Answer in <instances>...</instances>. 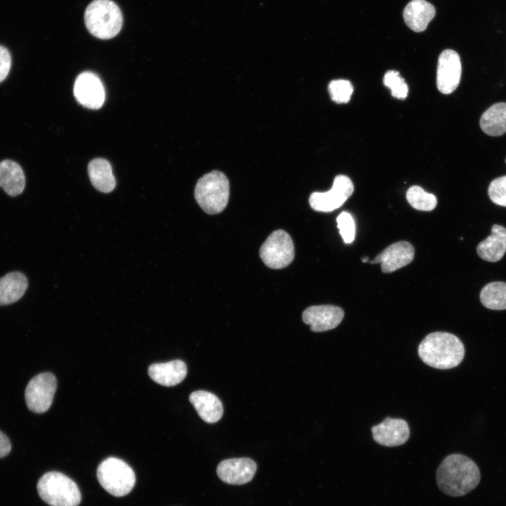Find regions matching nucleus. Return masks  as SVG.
<instances>
[{"label":"nucleus","mask_w":506,"mask_h":506,"mask_svg":"<svg viewBox=\"0 0 506 506\" xmlns=\"http://www.w3.org/2000/svg\"><path fill=\"white\" fill-rule=\"evenodd\" d=\"M480 480L477 465L462 454L446 456L436 470L438 487L450 496L460 497L467 494L478 486Z\"/></svg>","instance_id":"obj_1"},{"label":"nucleus","mask_w":506,"mask_h":506,"mask_svg":"<svg viewBox=\"0 0 506 506\" xmlns=\"http://www.w3.org/2000/svg\"><path fill=\"white\" fill-rule=\"evenodd\" d=\"M421 360L437 369H450L458 365L465 356V346L455 335L434 332L427 335L417 349Z\"/></svg>","instance_id":"obj_2"},{"label":"nucleus","mask_w":506,"mask_h":506,"mask_svg":"<svg viewBox=\"0 0 506 506\" xmlns=\"http://www.w3.org/2000/svg\"><path fill=\"white\" fill-rule=\"evenodd\" d=\"M85 25L93 36L108 39L120 31L123 19L118 6L110 0H94L86 8Z\"/></svg>","instance_id":"obj_3"},{"label":"nucleus","mask_w":506,"mask_h":506,"mask_svg":"<svg viewBox=\"0 0 506 506\" xmlns=\"http://www.w3.org/2000/svg\"><path fill=\"white\" fill-rule=\"evenodd\" d=\"M194 194L197 202L206 213L219 214L226 208L228 202V179L223 172L212 171L199 179Z\"/></svg>","instance_id":"obj_4"},{"label":"nucleus","mask_w":506,"mask_h":506,"mask_svg":"<svg viewBox=\"0 0 506 506\" xmlns=\"http://www.w3.org/2000/svg\"><path fill=\"white\" fill-rule=\"evenodd\" d=\"M39 497L51 506H77L81 493L75 482L58 472L44 474L37 484Z\"/></svg>","instance_id":"obj_5"},{"label":"nucleus","mask_w":506,"mask_h":506,"mask_svg":"<svg viewBox=\"0 0 506 506\" xmlns=\"http://www.w3.org/2000/svg\"><path fill=\"white\" fill-rule=\"evenodd\" d=\"M97 478L101 486L110 494L121 497L133 489L136 476L132 468L117 458H108L98 467Z\"/></svg>","instance_id":"obj_6"},{"label":"nucleus","mask_w":506,"mask_h":506,"mask_svg":"<svg viewBox=\"0 0 506 506\" xmlns=\"http://www.w3.org/2000/svg\"><path fill=\"white\" fill-rule=\"evenodd\" d=\"M259 255L264 264L272 269L289 266L294 257L291 237L283 230L274 231L261 245Z\"/></svg>","instance_id":"obj_7"},{"label":"nucleus","mask_w":506,"mask_h":506,"mask_svg":"<svg viewBox=\"0 0 506 506\" xmlns=\"http://www.w3.org/2000/svg\"><path fill=\"white\" fill-rule=\"evenodd\" d=\"M56 387V379L52 373L43 372L32 378L25 391L27 408L36 413L46 412L52 404Z\"/></svg>","instance_id":"obj_8"},{"label":"nucleus","mask_w":506,"mask_h":506,"mask_svg":"<svg viewBox=\"0 0 506 506\" xmlns=\"http://www.w3.org/2000/svg\"><path fill=\"white\" fill-rule=\"evenodd\" d=\"M353 192V184L351 179L345 175H337L330 190L311 194L309 205L315 211L330 212L340 207Z\"/></svg>","instance_id":"obj_9"},{"label":"nucleus","mask_w":506,"mask_h":506,"mask_svg":"<svg viewBox=\"0 0 506 506\" xmlns=\"http://www.w3.org/2000/svg\"><path fill=\"white\" fill-rule=\"evenodd\" d=\"M462 72L461 61L457 52L451 49L443 51L438 60L436 84L444 94L454 91L459 85Z\"/></svg>","instance_id":"obj_10"},{"label":"nucleus","mask_w":506,"mask_h":506,"mask_svg":"<svg viewBox=\"0 0 506 506\" xmlns=\"http://www.w3.org/2000/svg\"><path fill=\"white\" fill-rule=\"evenodd\" d=\"M74 94L81 105L93 110L100 108L105 98L101 81L90 72H82L77 77L74 85Z\"/></svg>","instance_id":"obj_11"},{"label":"nucleus","mask_w":506,"mask_h":506,"mask_svg":"<svg viewBox=\"0 0 506 506\" xmlns=\"http://www.w3.org/2000/svg\"><path fill=\"white\" fill-rule=\"evenodd\" d=\"M344 316V313L341 307L325 304L308 307L303 312L302 320L311 326V331L320 332L335 328Z\"/></svg>","instance_id":"obj_12"},{"label":"nucleus","mask_w":506,"mask_h":506,"mask_svg":"<svg viewBox=\"0 0 506 506\" xmlns=\"http://www.w3.org/2000/svg\"><path fill=\"white\" fill-rule=\"evenodd\" d=\"M373 439L388 447L405 443L410 436L408 422L400 418L386 417L381 423L371 428Z\"/></svg>","instance_id":"obj_13"},{"label":"nucleus","mask_w":506,"mask_h":506,"mask_svg":"<svg viewBox=\"0 0 506 506\" xmlns=\"http://www.w3.org/2000/svg\"><path fill=\"white\" fill-rule=\"evenodd\" d=\"M257 471L256 462L248 458H231L221 461L217 468L218 476L223 481L233 485L249 482Z\"/></svg>","instance_id":"obj_14"},{"label":"nucleus","mask_w":506,"mask_h":506,"mask_svg":"<svg viewBox=\"0 0 506 506\" xmlns=\"http://www.w3.org/2000/svg\"><path fill=\"white\" fill-rule=\"evenodd\" d=\"M415 255L413 246L407 241L391 244L369 263L381 264L384 273H391L410 264Z\"/></svg>","instance_id":"obj_15"},{"label":"nucleus","mask_w":506,"mask_h":506,"mask_svg":"<svg viewBox=\"0 0 506 506\" xmlns=\"http://www.w3.org/2000/svg\"><path fill=\"white\" fill-rule=\"evenodd\" d=\"M150 377L156 383L171 387L181 382L187 375L186 363L181 360L154 363L148 368Z\"/></svg>","instance_id":"obj_16"},{"label":"nucleus","mask_w":506,"mask_h":506,"mask_svg":"<svg viewBox=\"0 0 506 506\" xmlns=\"http://www.w3.org/2000/svg\"><path fill=\"white\" fill-rule=\"evenodd\" d=\"M189 400L205 422L215 423L221 418L223 413V406L215 394L198 390L190 394Z\"/></svg>","instance_id":"obj_17"},{"label":"nucleus","mask_w":506,"mask_h":506,"mask_svg":"<svg viewBox=\"0 0 506 506\" xmlns=\"http://www.w3.org/2000/svg\"><path fill=\"white\" fill-rule=\"evenodd\" d=\"M436 14L435 7L425 0H412L403 10V19L407 26L416 32L426 30Z\"/></svg>","instance_id":"obj_18"},{"label":"nucleus","mask_w":506,"mask_h":506,"mask_svg":"<svg viewBox=\"0 0 506 506\" xmlns=\"http://www.w3.org/2000/svg\"><path fill=\"white\" fill-rule=\"evenodd\" d=\"M478 255L484 260L495 262L500 260L506 252V228L494 224L491 234L477 245Z\"/></svg>","instance_id":"obj_19"},{"label":"nucleus","mask_w":506,"mask_h":506,"mask_svg":"<svg viewBox=\"0 0 506 506\" xmlns=\"http://www.w3.org/2000/svg\"><path fill=\"white\" fill-rule=\"evenodd\" d=\"M25 186V176L21 167L11 160L0 162V187L12 197L22 193Z\"/></svg>","instance_id":"obj_20"},{"label":"nucleus","mask_w":506,"mask_h":506,"mask_svg":"<svg viewBox=\"0 0 506 506\" xmlns=\"http://www.w3.org/2000/svg\"><path fill=\"white\" fill-rule=\"evenodd\" d=\"M28 287V280L21 272H10L0 278V306L18 301Z\"/></svg>","instance_id":"obj_21"},{"label":"nucleus","mask_w":506,"mask_h":506,"mask_svg":"<svg viewBox=\"0 0 506 506\" xmlns=\"http://www.w3.org/2000/svg\"><path fill=\"white\" fill-rule=\"evenodd\" d=\"M88 174L90 181L98 190L102 193H110L116 186V181L112 171L110 164L105 159L96 158L88 165Z\"/></svg>","instance_id":"obj_22"},{"label":"nucleus","mask_w":506,"mask_h":506,"mask_svg":"<svg viewBox=\"0 0 506 506\" xmlns=\"http://www.w3.org/2000/svg\"><path fill=\"white\" fill-rule=\"evenodd\" d=\"M482 131L491 136H499L506 132V103L491 105L481 115L479 121Z\"/></svg>","instance_id":"obj_23"},{"label":"nucleus","mask_w":506,"mask_h":506,"mask_svg":"<svg viewBox=\"0 0 506 506\" xmlns=\"http://www.w3.org/2000/svg\"><path fill=\"white\" fill-rule=\"evenodd\" d=\"M480 300L489 309H506V283L498 281L486 285L480 292Z\"/></svg>","instance_id":"obj_24"},{"label":"nucleus","mask_w":506,"mask_h":506,"mask_svg":"<svg viewBox=\"0 0 506 506\" xmlns=\"http://www.w3.org/2000/svg\"><path fill=\"white\" fill-rule=\"evenodd\" d=\"M408 203L415 209L429 212L433 210L437 204L434 195L427 193L418 186H413L406 192Z\"/></svg>","instance_id":"obj_25"},{"label":"nucleus","mask_w":506,"mask_h":506,"mask_svg":"<svg viewBox=\"0 0 506 506\" xmlns=\"http://www.w3.org/2000/svg\"><path fill=\"white\" fill-rule=\"evenodd\" d=\"M384 85L390 89L391 95L398 99H405L408 93V86L404 79L396 70H389L384 76Z\"/></svg>","instance_id":"obj_26"},{"label":"nucleus","mask_w":506,"mask_h":506,"mask_svg":"<svg viewBox=\"0 0 506 506\" xmlns=\"http://www.w3.org/2000/svg\"><path fill=\"white\" fill-rule=\"evenodd\" d=\"M328 91L333 101L337 103H346L351 98L353 88L348 80L336 79L330 82Z\"/></svg>","instance_id":"obj_27"},{"label":"nucleus","mask_w":506,"mask_h":506,"mask_svg":"<svg viewBox=\"0 0 506 506\" xmlns=\"http://www.w3.org/2000/svg\"><path fill=\"white\" fill-rule=\"evenodd\" d=\"M337 228L346 244L351 243L355 239L356 226L352 216L346 212H342L337 218Z\"/></svg>","instance_id":"obj_28"},{"label":"nucleus","mask_w":506,"mask_h":506,"mask_svg":"<svg viewBox=\"0 0 506 506\" xmlns=\"http://www.w3.org/2000/svg\"><path fill=\"white\" fill-rule=\"evenodd\" d=\"M488 193L493 202L506 207V176L493 179L488 186Z\"/></svg>","instance_id":"obj_29"},{"label":"nucleus","mask_w":506,"mask_h":506,"mask_svg":"<svg viewBox=\"0 0 506 506\" xmlns=\"http://www.w3.org/2000/svg\"><path fill=\"white\" fill-rule=\"evenodd\" d=\"M11 67V54L6 48L0 45V83L8 76Z\"/></svg>","instance_id":"obj_30"},{"label":"nucleus","mask_w":506,"mask_h":506,"mask_svg":"<svg viewBox=\"0 0 506 506\" xmlns=\"http://www.w3.org/2000/svg\"><path fill=\"white\" fill-rule=\"evenodd\" d=\"M11 450L8 438L0 431V458L6 456Z\"/></svg>","instance_id":"obj_31"},{"label":"nucleus","mask_w":506,"mask_h":506,"mask_svg":"<svg viewBox=\"0 0 506 506\" xmlns=\"http://www.w3.org/2000/svg\"><path fill=\"white\" fill-rule=\"evenodd\" d=\"M368 259H369V258H368V257H365L361 258V260H362L363 262H368Z\"/></svg>","instance_id":"obj_32"},{"label":"nucleus","mask_w":506,"mask_h":506,"mask_svg":"<svg viewBox=\"0 0 506 506\" xmlns=\"http://www.w3.org/2000/svg\"><path fill=\"white\" fill-rule=\"evenodd\" d=\"M505 162H506V160H505Z\"/></svg>","instance_id":"obj_33"}]
</instances>
